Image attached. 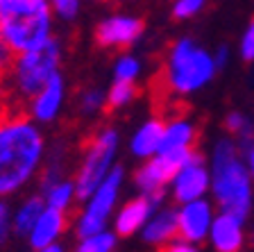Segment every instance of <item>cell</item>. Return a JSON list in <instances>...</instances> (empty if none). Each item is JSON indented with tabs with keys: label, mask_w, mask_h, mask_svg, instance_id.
<instances>
[{
	"label": "cell",
	"mask_w": 254,
	"mask_h": 252,
	"mask_svg": "<svg viewBox=\"0 0 254 252\" xmlns=\"http://www.w3.org/2000/svg\"><path fill=\"white\" fill-rule=\"evenodd\" d=\"M48 157L43 125L11 107L0 116V198H14L39 179Z\"/></svg>",
	"instance_id": "obj_1"
},
{
	"label": "cell",
	"mask_w": 254,
	"mask_h": 252,
	"mask_svg": "<svg viewBox=\"0 0 254 252\" xmlns=\"http://www.w3.org/2000/svg\"><path fill=\"white\" fill-rule=\"evenodd\" d=\"M211 198L218 209L232 211L248 221L254 205V179L248 170L243 150L234 137H222L213 143L211 159Z\"/></svg>",
	"instance_id": "obj_2"
},
{
	"label": "cell",
	"mask_w": 254,
	"mask_h": 252,
	"mask_svg": "<svg viewBox=\"0 0 254 252\" xmlns=\"http://www.w3.org/2000/svg\"><path fill=\"white\" fill-rule=\"evenodd\" d=\"M216 73L218 64L213 53L197 46L190 37H182L168 48L161 80L173 95L189 98L209 86L216 80Z\"/></svg>",
	"instance_id": "obj_3"
},
{
	"label": "cell",
	"mask_w": 254,
	"mask_h": 252,
	"mask_svg": "<svg viewBox=\"0 0 254 252\" xmlns=\"http://www.w3.org/2000/svg\"><path fill=\"white\" fill-rule=\"evenodd\" d=\"M0 32L16 53L46 46L55 37V14L48 0H2Z\"/></svg>",
	"instance_id": "obj_4"
},
{
	"label": "cell",
	"mask_w": 254,
	"mask_h": 252,
	"mask_svg": "<svg viewBox=\"0 0 254 252\" xmlns=\"http://www.w3.org/2000/svg\"><path fill=\"white\" fill-rule=\"evenodd\" d=\"M64 46L57 37H53L46 46L16 53L11 62L9 73L5 75V84L9 89L11 102H25L41 89L48 80H53L57 73H62Z\"/></svg>",
	"instance_id": "obj_5"
},
{
	"label": "cell",
	"mask_w": 254,
	"mask_h": 252,
	"mask_svg": "<svg viewBox=\"0 0 254 252\" xmlns=\"http://www.w3.org/2000/svg\"><path fill=\"white\" fill-rule=\"evenodd\" d=\"M118 150H121V132L116 127H100L89 137L73 175L79 202L89 193H93L95 186L114 170Z\"/></svg>",
	"instance_id": "obj_6"
},
{
	"label": "cell",
	"mask_w": 254,
	"mask_h": 252,
	"mask_svg": "<svg viewBox=\"0 0 254 252\" xmlns=\"http://www.w3.org/2000/svg\"><path fill=\"white\" fill-rule=\"evenodd\" d=\"M125 184V170L121 166H114L109 175L95 186L93 193L82 200V209L75 218V237H86L91 232L111 227V218L121 205V191Z\"/></svg>",
	"instance_id": "obj_7"
},
{
	"label": "cell",
	"mask_w": 254,
	"mask_h": 252,
	"mask_svg": "<svg viewBox=\"0 0 254 252\" xmlns=\"http://www.w3.org/2000/svg\"><path fill=\"white\" fill-rule=\"evenodd\" d=\"M195 148H164L150 159H143V166L134 173V186L138 193H148L166 200V191L177 173V168L193 155Z\"/></svg>",
	"instance_id": "obj_8"
},
{
	"label": "cell",
	"mask_w": 254,
	"mask_h": 252,
	"mask_svg": "<svg viewBox=\"0 0 254 252\" xmlns=\"http://www.w3.org/2000/svg\"><path fill=\"white\" fill-rule=\"evenodd\" d=\"M209 191H211V168L202 155L193 150V155L173 175L168 184V193L175 200V205H182L189 200L204 198L209 195Z\"/></svg>",
	"instance_id": "obj_9"
},
{
	"label": "cell",
	"mask_w": 254,
	"mask_h": 252,
	"mask_svg": "<svg viewBox=\"0 0 254 252\" xmlns=\"http://www.w3.org/2000/svg\"><path fill=\"white\" fill-rule=\"evenodd\" d=\"M143 21L134 14H111L105 16L95 27V43L107 50H127L141 39Z\"/></svg>",
	"instance_id": "obj_10"
},
{
	"label": "cell",
	"mask_w": 254,
	"mask_h": 252,
	"mask_svg": "<svg viewBox=\"0 0 254 252\" xmlns=\"http://www.w3.org/2000/svg\"><path fill=\"white\" fill-rule=\"evenodd\" d=\"M66 98H68V86L62 73H57L53 80H48L37 93L30 100H25V114L39 123V125H53L59 121L64 107H66Z\"/></svg>",
	"instance_id": "obj_11"
},
{
	"label": "cell",
	"mask_w": 254,
	"mask_h": 252,
	"mask_svg": "<svg viewBox=\"0 0 254 252\" xmlns=\"http://www.w3.org/2000/svg\"><path fill=\"white\" fill-rule=\"evenodd\" d=\"M216 218V209L209 198H197L182 202L177 207V227H180V237L189 239L190 243L202 246L209 237L211 223Z\"/></svg>",
	"instance_id": "obj_12"
},
{
	"label": "cell",
	"mask_w": 254,
	"mask_h": 252,
	"mask_svg": "<svg viewBox=\"0 0 254 252\" xmlns=\"http://www.w3.org/2000/svg\"><path fill=\"white\" fill-rule=\"evenodd\" d=\"M159 205H164L161 198H154V195H148V193H138L136 198H129L127 202L118 205L116 214L111 218V227H114V232L121 239L136 237Z\"/></svg>",
	"instance_id": "obj_13"
},
{
	"label": "cell",
	"mask_w": 254,
	"mask_h": 252,
	"mask_svg": "<svg viewBox=\"0 0 254 252\" xmlns=\"http://www.w3.org/2000/svg\"><path fill=\"white\" fill-rule=\"evenodd\" d=\"M248 234H245V218L232 214V211H218L211 223L206 243L216 252H241L245 248Z\"/></svg>",
	"instance_id": "obj_14"
},
{
	"label": "cell",
	"mask_w": 254,
	"mask_h": 252,
	"mask_svg": "<svg viewBox=\"0 0 254 252\" xmlns=\"http://www.w3.org/2000/svg\"><path fill=\"white\" fill-rule=\"evenodd\" d=\"M68 230V211H59L55 207H46L37 223L32 225L30 234L25 237L27 246L37 252H46L50 246L62 241Z\"/></svg>",
	"instance_id": "obj_15"
},
{
	"label": "cell",
	"mask_w": 254,
	"mask_h": 252,
	"mask_svg": "<svg viewBox=\"0 0 254 252\" xmlns=\"http://www.w3.org/2000/svg\"><path fill=\"white\" fill-rule=\"evenodd\" d=\"M177 234H180V227H177V209H175V207H161V205L152 211L148 223L138 232L141 241L150 248H166Z\"/></svg>",
	"instance_id": "obj_16"
},
{
	"label": "cell",
	"mask_w": 254,
	"mask_h": 252,
	"mask_svg": "<svg viewBox=\"0 0 254 252\" xmlns=\"http://www.w3.org/2000/svg\"><path fill=\"white\" fill-rule=\"evenodd\" d=\"M164 125L166 121L161 118H148L143 121L129 137V153L136 159H150L157 155L164 146Z\"/></svg>",
	"instance_id": "obj_17"
},
{
	"label": "cell",
	"mask_w": 254,
	"mask_h": 252,
	"mask_svg": "<svg viewBox=\"0 0 254 252\" xmlns=\"http://www.w3.org/2000/svg\"><path fill=\"white\" fill-rule=\"evenodd\" d=\"M43 209H46V200H43L41 191L21 198L14 207H11V234L25 239Z\"/></svg>",
	"instance_id": "obj_18"
},
{
	"label": "cell",
	"mask_w": 254,
	"mask_h": 252,
	"mask_svg": "<svg viewBox=\"0 0 254 252\" xmlns=\"http://www.w3.org/2000/svg\"><path fill=\"white\" fill-rule=\"evenodd\" d=\"M41 193L46 200V207H55L59 211H70L79 202L77 186H75L73 177H62L57 182L46 184V186H41Z\"/></svg>",
	"instance_id": "obj_19"
},
{
	"label": "cell",
	"mask_w": 254,
	"mask_h": 252,
	"mask_svg": "<svg viewBox=\"0 0 254 252\" xmlns=\"http://www.w3.org/2000/svg\"><path fill=\"white\" fill-rule=\"evenodd\" d=\"M197 127L186 116H175L164 125V148H195Z\"/></svg>",
	"instance_id": "obj_20"
},
{
	"label": "cell",
	"mask_w": 254,
	"mask_h": 252,
	"mask_svg": "<svg viewBox=\"0 0 254 252\" xmlns=\"http://www.w3.org/2000/svg\"><path fill=\"white\" fill-rule=\"evenodd\" d=\"M118 234L114 232V227H105V230L91 232L86 237H79L75 243V250L79 252H111L118 246Z\"/></svg>",
	"instance_id": "obj_21"
},
{
	"label": "cell",
	"mask_w": 254,
	"mask_h": 252,
	"mask_svg": "<svg viewBox=\"0 0 254 252\" xmlns=\"http://www.w3.org/2000/svg\"><path fill=\"white\" fill-rule=\"evenodd\" d=\"M225 130L229 132V137L236 139L241 150H245L254 141V123L250 121L243 111H236V109L229 111L225 116Z\"/></svg>",
	"instance_id": "obj_22"
},
{
	"label": "cell",
	"mask_w": 254,
	"mask_h": 252,
	"mask_svg": "<svg viewBox=\"0 0 254 252\" xmlns=\"http://www.w3.org/2000/svg\"><path fill=\"white\" fill-rule=\"evenodd\" d=\"M138 95L136 82H125V80H114L111 86L107 89V107L111 109H123V107L132 105Z\"/></svg>",
	"instance_id": "obj_23"
},
{
	"label": "cell",
	"mask_w": 254,
	"mask_h": 252,
	"mask_svg": "<svg viewBox=\"0 0 254 252\" xmlns=\"http://www.w3.org/2000/svg\"><path fill=\"white\" fill-rule=\"evenodd\" d=\"M107 107V91L98 89V86H89L79 93L77 98V109L82 116H95Z\"/></svg>",
	"instance_id": "obj_24"
},
{
	"label": "cell",
	"mask_w": 254,
	"mask_h": 252,
	"mask_svg": "<svg viewBox=\"0 0 254 252\" xmlns=\"http://www.w3.org/2000/svg\"><path fill=\"white\" fill-rule=\"evenodd\" d=\"M141 59L132 53H121L114 62V80H125V82H136L141 78Z\"/></svg>",
	"instance_id": "obj_25"
},
{
	"label": "cell",
	"mask_w": 254,
	"mask_h": 252,
	"mask_svg": "<svg viewBox=\"0 0 254 252\" xmlns=\"http://www.w3.org/2000/svg\"><path fill=\"white\" fill-rule=\"evenodd\" d=\"M55 18L62 23H73L82 11V0H48Z\"/></svg>",
	"instance_id": "obj_26"
},
{
	"label": "cell",
	"mask_w": 254,
	"mask_h": 252,
	"mask_svg": "<svg viewBox=\"0 0 254 252\" xmlns=\"http://www.w3.org/2000/svg\"><path fill=\"white\" fill-rule=\"evenodd\" d=\"M206 2L209 0H175L173 7H170V14H173L175 21H189L204 9Z\"/></svg>",
	"instance_id": "obj_27"
},
{
	"label": "cell",
	"mask_w": 254,
	"mask_h": 252,
	"mask_svg": "<svg viewBox=\"0 0 254 252\" xmlns=\"http://www.w3.org/2000/svg\"><path fill=\"white\" fill-rule=\"evenodd\" d=\"M238 55L248 64L254 62V18L248 23V27H245L241 39H238Z\"/></svg>",
	"instance_id": "obj_28"
},
{
	"label": "cell",
	"mask_w": 254,
	"mask_h": 252,
	"mask_svg": "<svg viewBox=\"0 0 254 252\" xmlns=\"http://www.w3.org/2000/svg\"><path fill=\"white\" fill-rule=\"evenodd\" d=\"M11 234V205L9 198H0V248L9 241Z\"/></svg>",
	"instance_id": "obj_29"
},
{
	"label": "cell",
	"mask_w": 254,
	"mask_h": 252,
	"mask_svg": "<svg viewBox=\"0 0 254 252\" xmlns=\"http://www.w3.org/2000/svg\"><path fill=\"white\" fill-rule=\"evenodd\" d=\"M16 57V50L9 46V41L5 39V34L0 32V78H5L11 69V62Z\"/></svg>",
	"instance_id": "obj_30"
},
{
	"label": "cell",
	"mask_w": 254,
	"mask_h": 252,
	"mask_svg": "<svg viewBox=\"0 0 254 252\" xmlns=\"http://www.w3.org/2000/svg\"><path fill=\"white\" fill-rule=\"evenodd\" d=\"M197 248H200V246H195V243H190L189 239H184V237H180V234H177V237H175L173 241L166 246V250H170V252H195Z\"/></svg>",
	"instance_id": "obj_31"
},
{
	"label": "cell",
	"mask_w": 254,
	"mask_h": 252,
	"mask_svg": "<svg viewBox=\"0 0 254 252\" xmlns=\"http://www.w3.org/2000/svg\"><path fill=\"white\" fill-rule=\"evenodd\" d=\"M11 107H14V102H11V95H9V89H7L5 80L0 78V116L5 114V111H9Z\"/></svg>",
	"instance_id": "obj_32"
},
{
	"label": "cell",
	"mask_w": 254,
	"mask_h": 252,
	"mask_svg": "<svg viewBox=\"0 0 254 252\" xmlns=\"http://www.w3.org/2000/svg\"><path fill=\"white\" fill-rule=\"evenodd\" d=\"M229 57H232L229 48H227V46H218V50L213 53V59H216V64H218V71L227 66V64H229Z\"/></svg>",
	"instance_id": "obj_33"
},
{
	"label": "cell",
	"mask_w": 254,
	"mask_h": 252,
	"mask_svg": "<svg viewBox=\"0 0 254 252\" xmlns=\"http://www.w3.org/2000/svg\"><path fill=\"white\" fill-rule=\"evenodd\" d=\"M243 157H245V164H248L250 175H252V179H254V141L243 150Z\"/></svg>",
	"instance_id": "obj_34"
},
{
	"label": "cell",
	"mask_w": 254,
	"mask_h": 252,
	"mask_svg": "<svg viewBox=\"0 0 254 252\" xmlns=\"http://www.w3.org/2000/svg\"><path fill=\"white\" fill-rule=\"evenodd\" d=\"M64 248H66V246H64V243H62V241H57V243H55V246H50V248H48V250H46V252H62V250H64Z\"/></svg>",
	"instance_id": "obj_35"
},
{
	"label": "cell",
	"mask_w": 254,
	"mask_h": 252,
	"mask_svg": "<svg viewBox=\"0 0 254 252\" xmlns=\"http://www.w3.org/2000/svg\"><path fill=\"white\" fill-rule=\"evenodd\" d=\"M0 18H2V0H0Z\"/></svg>",
	"instance_id": "obj_36"
},
{
	"label": "cell",
	"mask_w": 254,
	"mask_h": 252,
	"mask_svg": "<svg viewBox=\"0 0 254 252\" xmlns=\"http://www.w3.org/2000/svg\"><path fill=\"white\" fill-rule=\"evenodd\" d=\"M252 246H254V230H252Z\"/></svg>",
	"instance_id": "obj_37"
}]
</instances>
